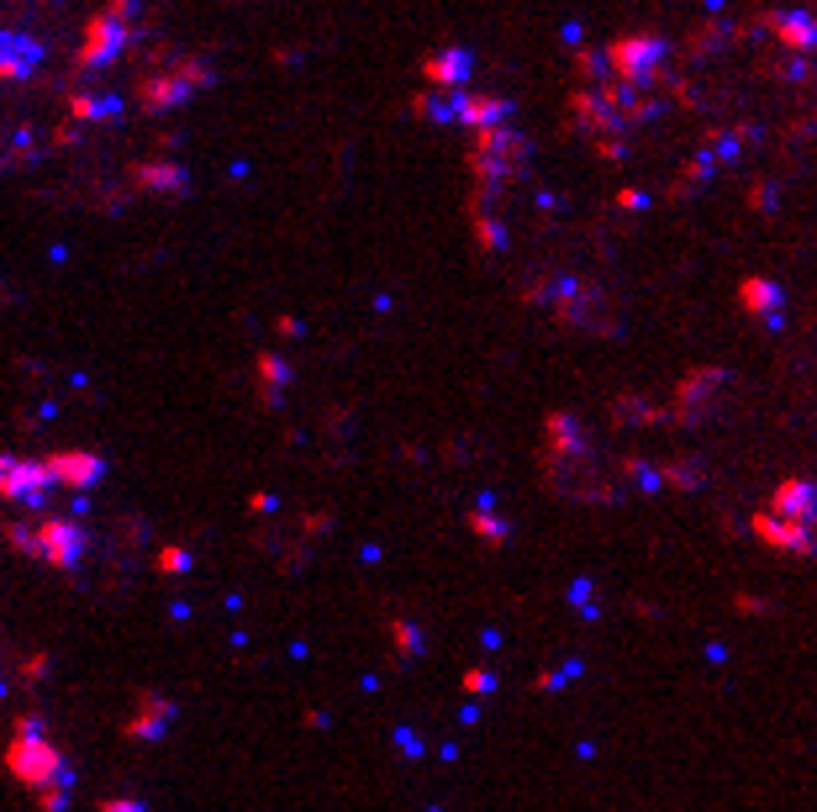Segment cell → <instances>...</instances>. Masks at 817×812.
<instances>
[{"label":"cell","instance_id":"obj_1","mask_svg":"<svg viewBox=\"0 0 817 812\" xmlns=\"http://www.w3.org/2000/svg\"><path fill=\"white\" fill-rule=\"evenodd\" d=\"M212 79V70L201 64V58H169V64H153V70L138 79V100H143L148 111H164V106H180L185 96H195L201 85Z\"/></svg>","mask_w":817,"mask_h":812},{"label":"cell","instance_id":"obj_2","mask_svg":"<svg viewBox=\"0 0 817 812\" xmlns=\"http://www.w3.org/2000/svg\"><path fill=\"white\" fill-rule=\"evenodd\" d=\"M43 38H32V32H17V26H0V85H26L32 74L43 70Z\"/></svg>","mask_w":817,"mask_h":812},{"label":"cell","instance_id":"obj_3","mask_svg":"<svg viewBox=\"0 0 817 812\" xmlns=\"http://www.w3.org/2000/svg\"><path fill=\"white\" fill-rule=\"evenodd\" d=\"M760 26H765L786 53H802V58L817 53V11H770Z\"/></svg>","mask_w":817,"mask_h":812},{"label":"cell","instance_id":"obj_4","mask_svg":"<svg viewBox=\"0 0 817 812\" xmlns=\"http://www.w3.org/2000/svg\"><path fill=\"white\" fill-rule=\"evenodd\" d=\"M53 143H58V138H49V132L32 127V121H0V169L26 164V159H37V153Z\"/></svg>","mask_w":817,"mask_h":812},{"label":"cell","instance_id":"obj_5","mask_svg":"<svg viewBox=\"0 0 817 812\" xmlns=\"http://www.w3.org/2000/svg\"><path fill=\"white\" fill-rule=\"evenodd\" d=\"M470 53L464 49H443V53H433V58H422V79L433 85V90H464L470 85Z\"/></svg>","mask_w":817,"mask_h":812},{"label":"cell","instance_id":"obj_6","mask_svg":"<svg viewBox=\"0 0 817 812\" xmlns=\"http://www.w3.org/2000/svg\"><path fill=\"white\" fill-rule=\"evenodd\" d=\"M770 512H775V517H792V523H817V485H807V480H786V485L775 491Z\"/></svg>","mask_w":817,"mask_h":812},{"label":"cell","instance_id":"obj_7","mask_svg":"<svg viewBox=\"0 0 817 812\" xmlns=\"http://www.w3.org/2000/svg\"><path fill=\"white\" fill-rule=\"evenodd\" d=\"M744 307L754 311V317H781V286L775 280H744Z\"/></svg>","mask_w":817,"mask_h":812}]
</instances>
